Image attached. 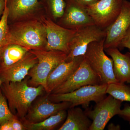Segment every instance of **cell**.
I'll use <instances>...</instances> for the list:
<instances>
[{
  "label": "cell",
  "mask_w": 130,
  "mask_h": 130,
  "mask_svg": "<svg viewBox=\"0 0 130 130\" xmlns=\"http://www.w3.org/2000/svg\"><path fill=\"white\" fill-rule=\"evenodd\" d=\"M0 130H13L10 120L6 121L0 125Z\"/></svg>",
  "instance_id": "f1b7e54d"
},
{
  "label": "cell",
  "mask_w": 130,
  "mask_h": 130,
  "mask_svg": "<svg viewBox=\"0 0 130 130\" xmlns=\"http://www.w3.org/2000/svg\"><path fill=\"white\" fill-rule=\"evenodd\" d=\"M17 116L14 117L10 120L13 130H27L24 125L19 120Z\"/></svg>",
  "instance_id": "484cf974"
},
{
  "label": "cell",
  "mask_w": 130,
  "mask_h": 130,
  "mask_svg": "<svg viewBox=\"0 0 130 130\" xmlns=\"http://www.w3.org/2000/svg\"><path fill=\"white\" fill-rule=\"evenodd\" d=\"M106 94L121 101L130 102V86L123 83H113L107 84Z\"/></svg>",
  "instance_id": "44dd1931"
},
{
  "label": "cell",
  "mask_w": 130,
  "mask_h": 130,
  "mask_svg": "<svg viewBox=\"0 0 130 130\" xmlns=\"http://www.w3.org/2000/svg\"><path fill=\"white\" fill-rule=\"evenodd\" d=\"M119 47L129 49L130 51V26L126 31Z\"/></svg>",
  "instance_id": "d4e9b609"
},
{
  "label": "cell",
  "mask_w": 130,
  "mask_h": 130,
  "mask_svg": "<svg viewBox=\"0 0 130 130\" xmlns=\"http://www.w3.org/2000/svg\"><path fill=\"white\" fill-rule=\"evenodd\" d=\"M105 51L112 60L114 74L118 82L130 84V52L122 54L118 48L106 49Z\"/></svg>",
  "instance_id": "2e32d148"
},
{
  "label": "cell",
  "mask_w": 130,
  "mask_h": 130,
  "mask_svg": "<svg viewBox=\"0 0 130 130\" xmlns=\"http://www.w3.org/2000/svg\"><path fill=\"white\" fill-rule=\"evenodd\" d=\"M105 38L89 44L84 58L99 77L102 84L118 83L114 74L112 60L105 52Z\"/></svg>",
  "instance_id": "3957f363"
},
{
  "label": "cell",
  "mask_w": 130,
  "mask_h": 130,
  "mask_svg": "<svg viewBox=\"0 0 130 130\" xmlns=\"http://www.w3.org/2000/svg\"><path fill=\"white\" fill-rule=\"evenodd\" d=\"M130 26V2L123 0L121 11L111 25L105 29L106 35L104 49L118 48L126 31Z\"/></svg>",
  "instance_id": "30bf717a"
},
{
  "label": "cell",
  "mask_w": 130,
  "mask_h": 130,
  "mask_svg": "<svg viewBox=\"0 0 130 130\" xmlns=\"http://www.w3.org/2000/svg\"><path fill=\"white\" fill-rule=\"evenodd\" d=\"M122 102L109 95L96 103L93 110L85 112L92 121L89 130H104L111 119L119 113Z\"/></svg>",
  "instance_id": "52a82bcc"
},
{
  "label": "cell",
  "mask_w": 130,
  "mask_h": 130,
  "mask_svg": "<svg viewBox=\"0 0 130 130\" xmlns=\"http://www.w3.org/2000/svg\"><path fill=\"white\" fill-rule=\"evenodd\" d=\"M38 0H9V15L13 18L23 16L37 7Z\"/></svg>",
  "instance_id": "ffe728a7"
},
{
  "label": "cell",
  "mask_w": 130,
  "mask_h": 130,
  "mask_svg": "<svg viewBox=\"0 0 130 130\" xmlns=\"http://www.w3.org/2000/svg\"><path fill=\"white\" fill-rule=\"evenodd\" d=\"M29 50L17 44L6 45L0 51V70L11 66L23 58Z\"/></svg>",
  "instance_id": "ac0fdd59"
},
{
  "label": "cell",
  "mask_w": 130,
  "mask_h": 130,
  "mask_svg": "<svg viewBox=\"0 0 130 130\" xmlns=\"http://www.w3.org/2000/svg\"><path fill=\"white\" fill-rule=\"evenodd\" d=\"M48 51H59L66 54L69 52L70 41L76 30L69 29L56 24L50 20L44 21Z\"/></svg>",
  "instance_id": "8fae6325"
},
{
  "label": "cell",
  "mask_w": 130,
  "mask_h": 130,
  "mask_svg": "<svg viewBox=\"0 0 130 130\" xmlns=\"http://www.w3.org/2000/svg\"><path fill=\"white\" fill-rule=\"evenodd\" d=\"M49 5L53 16L55 19L61 18L64 14L66 6L65 0H45Z\"/></svg>",
  "instance_id": "cb8c5ba5"
},
{
  "label": "cell",
  "mask_w": 130,
  "mask_h": 130,
  "mask_svg": "<svg viewBox=\"0 0 130 130\" xmlns=\"http://www.w3.org/2000/svg\"><path fill=\"white\" fill-rule=\"evenodd\" d=\"M92 121L79 107L69 108L66 121L58 130H89Z\"/></svg>",
  "instance_id": "e0dca14e"
},
{
  "label": "cell",
  "mask_w": 130,
  "mask_h": 130,
  "mask_svg": "<svg viewBox=\"0 0 130 130\" xmlns=\"http://www.w3.org/2000/svg\"><path fill=\"white\" fill-rule=\"evenodd\" d=\"M108 129L109 130H120L121 129V127L119 125H115L111 123L108 125Z\"/></svg>",
  "instance_id": "4dcf8cb0"
},
{
  "label": "cell",
  "mask_w": 130,
  "mask_h": 130,
  "mask_svg": "<svg viewBox=\"0 0 130 130\" xmlns=\"http://www.w3.org/2000/svg\"><path fill=\"white\" fill-rule=\"evenodd\" d=\"M107 86V84H106L86 85L69 93L51 94L49 99L54 102H70L71 105L70 108L79 105L87 108L91 102L97 103L106 97Z\"/></svg>",
  "instance_id": "277c9868"
},
{
  "label": "cell",
  "mask_w": 130,
  "mask_h": 130,
  "mask_svg": "<svg viewBox=\"0 0 130 130\" xmlns=\"http://www.w3.org/2000/svg\"><path fill=\"white\" fill-rule=\"evenodd\" d=\"M105 29L95 24L86 26L77 30L70 41L69 52L65 61L72 60L78 56H84L89 44L105 38Z\"/></svg>",
  "instance_id": "8992f818"
},
{
  "label": "cell",
  "mask_w": 130,
  "mask_h": 130,
  "mask_svg": "<svg viewBox=\"0 0 130 130\" xmlns=\"http://www.w3.org/2000/svg\"><path fill=\"white\" fill-rule=\"evenodd\" d=\"M2 84V82L1 80V77H0V89H1V86Z\"/></svg>",
  "instance_id": "1f68e13d"
},
{
  "label": "cell",
  "mask_w": 130,
  "mask_h": 130,
  "mask_svg": "<svg viewBox=\"0 0 130 130\" xmlns=\"http://www.w3.org/2000/svg\"><path fill=\"white\" fill-rule=\"evenodd\" d=\"M9 14V9L7 3L0 20V51L5 46L6 40L9 31L7 24Z\"/></svg>",
  "instance_id": "7402d4cb"
},
{
  "label": "cell",
  "mask_w": 130,
  "mask_h": 130,
  "mask_svg": "<svg viewBox=\"0 0 130 130\" xmlns=\"http://www.w3.org/2000/svg\"><path fill=\"white\" fill-rule=\"evenodd\" d=\"M1 89L11 111L22 119L25 118L32 103L45 90L42 86H29L28 78L20 82L3 83Z\"/></svg>",
  "instance_id": "6da1fadb"
},
{
  "label": "cell",
  "mask_w": 130,
  "mask_h": 130,
  "mask_svg": "<svg viewBox=\"0 0 130 130\" xmlns=\"http://www.w3.org/2000/svg\"><path fill=\"white\" fill-rule=\"evenodd\" d=\"M44 26L38 23L27 24L12 31H8L5 46L17 44L29 50H40L45 43Z\"/></svg>",
  "instance_id": "5b68a950"
},
{
  "label": "cell",
  "mask_w": 130,
  "mask_h": 130,
  "mask_svg": "<svg viewBox=\"0 0 130 130\" xmlns=\"http://www.w3.org/2000/svg\"><path fill=\"white\" fill-rule=\"evenodd\" d=\"M37 62L36 56L29 51L18 62L6 69L0 70L2 83L22 81L28 76L30 70Z\"/></svg>",
  "instance_id": "5bb4252c"
},
{
  "label": "cell",
  "mask_w": 130,
  "mask_h": 130,
  "mask_svg": "<svg viewBox=\"0 0 130 130\" xmlns=\"http://www.w3.org/2000/svg\"><path fill=\"white\" fill-rule=\"evenodd\" d=\"M118 115L128 121L130 124V106L128 105L125 106L123 109H121Z\"/></svg>",
  "instance_id": "4316f807"
},
{
  "label": "cell",
  "mask_w": 130,
  "mask_h": 130,
  "mask_svg": "<svg viewBox=\"0 0 130 130\" xmlns=\"http://www.w3.org/2000/svg\"><path fill=\"white\" fill-rule=\"evenodd\" d=\"M123 2V0H99L86 8L94 24L105 29L118 16Z\"/></svg>",
  "instance_id": "ba28073f"
},
{
  "label": "cell",
  "mask_w": 130,
  "mask_h": 130,
  "mask_svg": "<svg viewBox=\"0 0 130 130\" xmlns=\"http://www.w3.org/2000/svg\"><path fill=\"white\" fill-rule=\"evenodd\" d=\"M8 0H0V16L3 13Z\"/></svg>",
  "instance_id": "f546056e"
},
{
  "label": "cell",
  "mask_w": 130,
  "mask_h": 130,
  "mask_svg": "<svg viewBox=\"0 0 130 130\" xmlns=\"http://www.w3.org/2000/svg\"></svg>",
  "instance_id": "d6a6232c"
},
{
  "label": "cell",
  "mask_w": 130,
  "mask_h": 130,
  "mask_svg": "<svg viewBox=\"0 0 130 130\" xmlns=\"http://www.w3.org/2000/svg\"><path fill=\"white\" fill-rule=\"evenodd\" d=\"M38 59V62L29 72L30 78L28 84L33 87L42 86L47 89V79L49 74L58 65L65 61L67 54L59 51L33 50L29 51Z\"/></svg>",
  "instance_id": "7a4b0ae2"
},
{
  "label": "cell",
  "mask_w": 130,
  "mask_h": 130,
  "mask_svg": "<svg viewBox=\"0 0 130 130\" xmlns=\"http://www.w3.org/2000/svg\"><path fill=\"white\" fill-rule=\"evenodd\" d=\"M79 5L83 6L85 7H87L94 4L99 0H73Z\"/></svg>",
  "instance_id": "83f0119b"
},
{
  "label": "cell",
  "mask_w": 130,
  "mask_h": 130,
  "mask_svg": "<svg viewBox=\"0 0 130 130\" xmlns=\"http://www.w3.org/2000/svg\"><path fill=\"white\" fill-rule=\"evenodd\" d=\"M66 110H61L43 121L37 123L25 122L24 125L27 130H51L57 127L66 118Z\"/></svg>",
  "instance_id": "d6986e66"
},
{
  "label": "cell",
  "mask_w": 130,
  "mask_h": 130,
  "mask_svg": "<svg viewBox=\"0 0 130 130\" xmlns=\"http://www.w3.org/2000/svg\"><path fill=\"white\" fill-rule=\"evenodd\" d=\"M84 56H78L69 61L61 63L49 74L47 79L46 91L51 94L56 88L67 80L79 66Z\"/></svg>",
  "instance_id": "9a60e30c"
},
{
  "label": "cell",
  "mask_w": 130,
  "mask_h": 130,
  "mask_svg": "<svg viewBox=\"0 0 130 130\" xmlns=\"http://www.w3.org/2000/svg\"><path fill=\"white\" fill-rule=\"evenodd\" d=\"M101 84H102L99 77L84 58L83 60L71 76L51 93L64 94L72 92L82 86Z\"/></svg>",
  "instance_id": "9c48e42d"
},
{
  "label": "cell",
  "mask_w": 130,
  "mask_h": 130,
  "mask_svg": "<svg viewBox=\"0 0 130 130\" xmlns=\"http://www.w3.org/2000/svg\"><path fill=\"white\" fill-rule=\"evenodd\" d=\"M16 116L9 109L6 98L0 89V125Z\"/></svg>",
  "instance_id": "603a6c76"
},
{
  "label": "cell",
  "mask_w": 130,
  "mask_h": 130,
  "mask_svg": "<svg viewBox=\"0 0 130 130\" xmlns=\"http://www.w3.org/2000/svg\"><path fill=\"white\" fill-rule=\"evenodd\" d=\"M66 6L62 18L64 28L76 30L86 26L94 24L86 7L73 0H65Z\"/></svg>",
  "instance_id": "7c38bea8"
},
{
  "label": "cell",
  "mask_w": 130,
  "mask_h": 130,
  "mask_svg": "<svg viewBox=\"0 0 130 130\" xmlns=\"http://www.w3.org/2000/svg\"><path fill=\"white\" fill-rule=\"evenodd\" d=\"M71 103L68 102L55 103L48 97L41 98L29 109L25 118V122L37 123L43 121L60 111L69 109Z\"/></svg>",
  "instance_id": "4fadbf2b"
}]
</instances>
